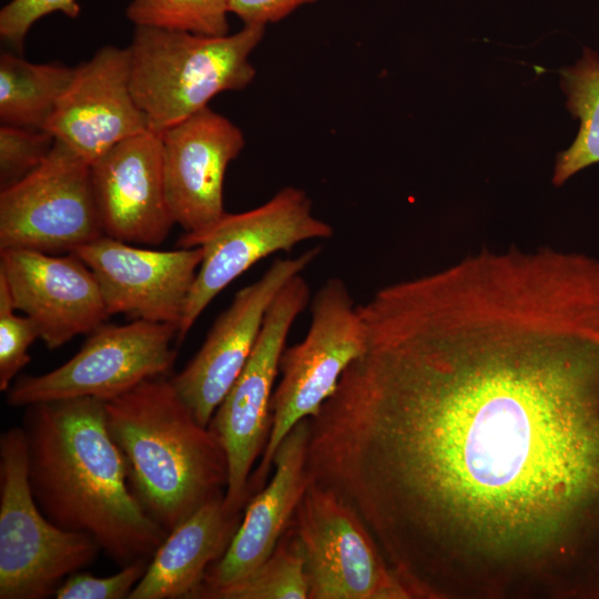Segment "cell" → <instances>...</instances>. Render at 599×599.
Instances as JSON below:
<instances>
[{"label": "cell", "mask_w": 599, "mask_h": 599, "mask_svg": "<svg viewBox=\"0 0 599 599\" xmlns=\"http://www.w3.org/2000/svg\"><path fill=\"white\" fill-rule=\"evenodd\" d=\"M359 311L309 481L409 598L599 599V257L483 250Z\"/></svg>", "instance_id": "1"}, {"label": "cell", "mask_w": 599, "mask_h": 599, "mask_svg": "<svg viewBox=\"0 0 599 599\" xmlns=\"http://www.w3.org/2000/svg\"><path fill=\"white\" fill-rule=\"evenodd\" d=\"M21 427L41 511L65 530L93 537L121 567L151 559L167 532L131 489L104 402L75 397L30 405Z\"/></svg>", "instance_id": "2"}, {"label": "cell", "mask_w": 599, "mask_h": 599, "mask_svg": "<svg viewBox=\"0 0 599 599\" xmlns=\"http://www.w3.org/2000/svg\"><path fill=\"white\" fill-rule=\"evenodd\" d=\"M104 405L131 489L167 534L225 494L224 447L210 427L196 420L170 379H146Z\"/></svg>", "instance_id": "3"}, {"label": "cell", "mask_w": 599, "mask_h": 599, "mask_svg": "<svg viewBox=\"0 0 599 599\" xmlns=\"http://www.w3.org/2000/svg\"><path fill=\"white\" fill-rule=\"evenodd\" d=\"M264 26L244 24L235 33L209 37L135 27L130 45V87L156 134L182 122L224 91L246 88L255 78L250 55Z\"/></svg>", "instance_id": "4"}, {"label": "cell", "mask_w": 599, "mask_h": 599, "mask_svg": "<svg viewBox=\"0 0 599 599\" xmlns=\"http://www.w3.org/2000/svg\"><path fill=\"white\" fill-rule=\"evenodd\" d=\"M88 534L65 530L39 508L29 484L22 427L0 437V599H43L101 551Z\"/></svg>", "instance_id": "5"}, {"label": "cell", "mask_w": 599, "mask_h": 599, "mask_svg": "<svg viewBox=\"0 0 599 599\" xmlns=\"http://www.w3.org/2000/svg\"><path fill=\"white\" fill-rule=\"evenodd\" d=\"M311 317L305 337L282 353L270 437L250 477V498L265 486L283 438L300 420L319 412L344 372L365 349L364 322L342 278L331 277L321 285L312 300Z\"/></svg>", "instance_id": "6"}, {"label": "cell", "mask_w": 599, "mask_h": 599, "mask_svg": "<svg viewBox=\"0 0 599 599\" xmlns=\"http://www.w3.org/2000/svg\"><path fill=\"white\" fill-rule=\"evenodd\" d=\"M309 286L295 275L268 307L257 342L209 427L221 440L229 465L224 505L244 511L254 464L264 453L272 425L273 386L290 329L309 302Z\"/></svg>", "instance_id": "7"}, {"label": "cell", "mask_w": 599, "mask_h": 599, "mask_svg": "<svg viewBox=\"0 0 599 599\" xmlns=\"http://www.w3.org/2000/svg\"><path fill=\"white\" fill-rule=\"evenodd\" d=\"M331 224L313 214L305 191L285 186L264 204L225 215L189 247H202V261L191 288L177 342H182L206 306L235 278L261 260L288 252L296 244L329 238Z\"/></svg>", "instance_id": "8"}, {"label": "cell", "mask_w": 599, "mask_h": 599, "mask_svg": "<svg viewBox=\"0 0 599 599\" xmlns=\"http://www.w3.org/2000/svg\"><path fill=\"white\" fill-rule=\"evenodd\" d=\"M177 331L173 324L142 319L125 325L102 324L60 367L18 379L7 402L27 407L75 397L112 399L172 367L176 357L172 342Z\"/></svg>", "instance_id": "9"}, {"label": "cell", "mask_w": 599, "mask_h": 599, "mask_svg": "<svg viewBox=\"0 0 599 599\" xmlns=\"http://www.w3.org/2000/svg\"><path fill=\"white\" fill-rule=\"evenodd\" d=\"M103 235L90 164L59 140L34 171L0 192V251L72 252Z\"/></svg>", "instance_id": "10"}, {"label": "cell", "mask_w": 599, "mask_h": 599, "mask_svg": "<svg viewBox=\"0 0 599 599\" xmlns=\"http://www.w3.org/2000/svg\"><path fill=\"white\" fill-rule=\"evenodd\" d=\"M292 526L302 544L308 599L409 598L357 514L309 481Z\"/></svg>", "instance_id": "11"}, {"label": "cell", "mask_w": 599, "mask_h": 599, "mask_svg": "<svg viewBox=\"0 0 599 599\" xmlns=\"http://www.w3.org/2000/svg\"><path fill=\"white\" fill-rule=\"evenodd\" d=\"M316 246L297 257L276 258L255 282L241 288L216 318L202 347L171 384L196 420L209 427L260 336L268 307L295 275L319 255Z\"/></svg>", "instance_id": "12"}, {"label": "cell", "mask_w": 599, "mask_h": 599, "mask_svg": "<svg viewBox=\"0 0 599 599\" xmlns=\"http://www.w3.org/2000/svg\"><path fill=\"white\" fill-rule=\"evenodd\" d=\"M160 136L167 205L174 223L184 230L177 245L189 247L226 213L224 176L245 145L244 135L205 106Z\"/></svg>", "instance_id": "13"}, {"label": "cell", "mask_w": 599, "mask_h": 599, "mask_svg": "<svg viewBox=\"0 0 599 599\" xmlns=\"http://www.w3.org/2000/svg\"><path fill=\"white\" fill-rule=\"evenodd\" d=\"M72 252L93 272L110 315L180 326L201 246L155 251L103 235Z\"/></svg>", "instance_id": "14"}, {"label": "cell", "mask_w": 599, "mask_h": 599, "mask_svg": "<svg viewBox=\"0 0 599 599\" xmlns=\"http://www.w3.org/2000/svg\"><path fill=\"white\" fill-rule=\"evenodd\" d=\"M0 258V275L16 309L34 323L49 349L90 334L110 316L93 272L73 252L52 256L31 250H2Z\"/></svg>", "instance_id": "15"}, {"label": "cell", "mask_w": 599, "mask_h": 599, "mask_svg": "<svg viewBox=\"0 0 599 599\" xmlns=\"http://www.w3.org/2000/svg\"><path fill=\"white\" fill-rule=\"evenodd\" d=\"M130 87L128 48L104 45L75 67L47 126L89 164L118 143L148 131Z\"/></svg>", "instance_id": "16"}, {"label": "cell", "mask_w": 599, "mask_h": 599, "mask_svg": "<svg viewBox=\"0 0 599 599\" xmlns=\"http://www.w3.org/2000/svg\"><path fill=\"white\" fill-rule=\"evenodd\" d=\"M104 235L140 245L162 243L174 221L163 180L161 136L150 130L118 143L90 164Z\"/></svg>", "instance_id": "17"}, {"label": "cell", "mask_w": 599, "mask_h": 599, "mask_svg": "<svg viewBox=\"0 0 599 599\" xmlns=\"http://www.w3.org/2000/svg\"><path fill=\"white\" fill-rule=\"evenodd\" d=\"M309 417L283 438L273 458V476L246 504L225 554L211 566L193 598L226 587L253 572L273 552L293 521L309 483L307 444Z\"/></svg>", "instance_id": "18"}, {"label": "cell", "mask_w": 599, "mask_h": 599, "mask_svg": "<svg viewBox=\"0 0 599 599\" xmlns=\"http://www.w3.org/2000/svg\"><path fill=\"white\" fill-rule=\"evenodd\" d=\"M243 512L230 511L224 494L197 508L166 535L129 599L193 598L225 554Z\"/></svg>", "instance_id": "19"}, {"label": "cell", "mask_w": 599, "mask_h": 599, "mask_svg": "<svg viewBox=\"0 0 599 599\" xmlns=\"http://www.w3.org/2000/svg\"><path fill=\"white\" fill-rule=\"evenodd\" d=\"M75 67L33 63L9 51L0 54V122L45 130Z\"/></svg>", "instance_id": "20"}, {"label": "cell", "mask_w": 599, "mask_h": 599, "mask_svg": "<svg viewBox=\"0 0 599 599\" xmlns=\"http://www.w3.org/2000/svg\"><path fill=\"white\" fill-rule=\"evenodd\" d=\"M559 74L566 106L580 125L571 145L557 155L555 186H561L576 173L599 163V54L583 48L581 58L560 69Z\"/></svg>", "instance_id": "21"}, {"label": "cell", "mask_w": 599, "mask_h": 599, "mask_svg": "<svg viewBox=\"0 0 599 599\" xmlns=\"http://www.w3.org/2000/svg\"><path fill=\"white\" fill-rule=\"evenodd\" d=\"M302 544L292 524L271 556L237 582L210 592L206 599H308Z\"/></svg>", "instance_id": "22"}, {"label": "cell", "mask_w": 599, "mask_h": 599, "mask_svg": "<svg viewBox=\"0 0 599 599\" xmlns=\"http://www.w3.org/2000/svg\"><path fill=\"white\" fill-rule=\"evenodd\" d=\"M229 13L227 0H132L125 10L135 27L209 37L229 34Z\"/></svg>", "instance_id": "23"}, {"label": "cell", "mask_w": 599, "mask_h": 599, "mask_svg": "<svg viewBox=\"0 0 599 599\" xmlns=\"http://www.w3.org/2000/svg\"><path fill=\"white\" fill-rule=\"evenodd\" d=\"M55 139L45 130L0 126V189L34 171L48 156Z\"/></svg>", "instance_id": "24"}, {"label": "cell", "mask_w": 599, "mask_h": 599, "mask_svg": "<svg viewBox=\"0 0 599 599\" xmlns=\"http://www.w3.org/2000/svg\"><path fill=\"white\" fill-rule=\"evenodd\" d=\"M7 282L0 275V390L10 388L14 376L30 362L29 347L39 338L34 323L14 313Z\"/></svg>", "instance_id": "25"}, {"label": "cell", "mask_w": 599, "mask_h": 599, "mask_svg": "<svg viewBox=\"0 0 599 599\" xmlns=\"http://www.w3.org/2000/svg\"><path fill=\"white\" fill-rule=\"evenodd\" d=\"M151 559L141 558L116 573L98 577L88 572L70 575L57 589V599H123L144 576Z\"/></svg>", "instance_id": "26"}, {"label": "cell", "mask_w": 599, "mask_h": 599, "mask_svg": "<svg viewBox=\"0 0 599 599\" xmlns=\"http://www.w3.org/2000/svg\"><path fill=\"white\" fill-rule=\"evenodd\" d=\"M54 12L75 19L80 6L78 0H11L0 11L1 39L21 52L31 27Z\"/></svg>", "instance_id": "27"}, {"label": "cell", "mask_w": 599, "mask_h": 599, "mask_svg": "<svg viewBox=\"0 0 599 599\" xmlns=\"http://www.w3.org/2000/svg\"><path fill=\"white\" fill-rule=\"evenodd\" d=\"M317 0H227L229 12L236 16L243 24L266 27L287 18L298 8Z\"/></svg>", "instance_id": "28"}]
</instances>
